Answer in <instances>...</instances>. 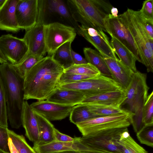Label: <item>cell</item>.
Listing matches in <instances>:
<instances>
[{
  "mask_svg": "<svg viewBox=\"0 0 153 153\" xmlns=\"http://www.w3.org/2000/svg\"><path fill=\"white\" fill-rule=\"evenodd\" d=\"M64 71L52 56L43 57L24 79V100H46L58 85Z\"/></svg>",
  "mask_w": 153,
  "mask_h": 153,
  "instance_id": "obj_1",
  "label": "cell"
},
{
  "mask_svg": "<svg viewBox=\"0 0 153 153\" xmlns=\"http://www.w3.org/2000/svg\"><path fill=\"white\" fill-rule=\"evenodd\" d=\"M8 130L7 127L0 125V150L10 153L9 146Z\"/></svg>",
  "mask_w": 153,
  "mask_h": 153,
  "instance_id": "obj_38",
  "label": "cell"
},
{
  "mask_svg": "<svg viewBox=\"0 0 153 153\" xmlns=\"http://www.w3.org/2000/svg\"><path fill=\"white\" fill-rule=\"evenodd\" d=\"M79 140L67 142L55 140L42 145L34 144L33 148L36 153H55L70 151H94L82 143Z\"/></svg>",
  "mask_w": 153,
  "mask_h": 153,
  "instance_id": "obj_19",
  "label": "cell"
},
{
  "mask_svg": "<svg viewBox=\"0 0 153 153\" xmlns=\"http://www.w3.org/2000/svg\"><path fill=\"white\" fill-rule=\"evenodd\" d=\"M54 135L56 141L62 142H70L79 140L80 137H71L61 133L58 130L55 128L54 129Z\"/></svg>",
  "mask_w": 153,
  "mask_h": 153,
  "instance_id": "obj_40",
  "label": "cell"
},
{
  "mask_svg": "<svg viewBox=\"0 0 153 153\" xmlns=\"http://www.w3.org/2000/svg\"><path fill=\"white\" fill-rule=\"evenodd\" d=\"M95 76L82 75L63 72L61 76L58 85L79 82Z\"/></svg>",
  "mask_w": 153,
  "mask_h": 153,
  "instance_id": "obj_36",
  "label": "cell"
},
{
  "mask_svg": "<svg viewBox=\"0 0 153 153\" xmlns=\"http://www.w3.org/2000/svg\"><path fill=\"white\" fill-rule=\"evenodd\" d=\"M43 57L31 55L17 64H11L18 74L24 79L30 69Z\"/></svg>",
  "mask_w": 153,
  "mask_h": 153,
  "instance_id": "obj_31",
  "label": "cell"
},
{
  "mask_svg": "<svg viewBox=\"0 0 153 153\" xmlns=\"http://www.w3.org/2000/svg\"><path fill=\"white\" fill-rule=\"evenodd\" d=\"M126 98L125 90L122 89L86 96L80 104L86 105L122 107Z\"/></svg>",
  "mask_w": 153,
  "mask_h": 153,
  "instance_id": "obj_16",
  "label": "cell"
},
{
  "mask_svg": "<svg viewBox=\"0 0 153 153\" xmlns=\"http://www.w3.org/2000/svg\"><path fill=\"white\" fill-rule=\"evenodd\" d=\"M6 1V0H0V7L3 5Z\"/></svg>",
  "mask_w": 153,
  "mask_h": 153,
  "instance_id": "obj_46",
  "label": "cell"
},
{
  "mask_svg": "<svg viewBox=\"0 0 153 153\" xmlns=\"http://www.w3.org/2000/svg\"><path fill=\"white\" fill-rule=\"evenodd\" d=\"M30 105L34 111L50 121L61 120L69 116L74 106L59 104L46 100L38 101Z\"/></svg>",
  "mask_w": 153,
  "mask_h": 153,
  "instance_id": "obj_15",
  "label": "cell"
},
{
  "mask_svg": "<svg viewBox=\"0 0 153 153\" xmlns=\"http://www.w3.org/2000/svg\"><path fill=\"white\" fill-rule=\"evenodd\" d=\"M133 114L125 113L90 119L77 123L76 125L82 136L102 131L121 128H128L130 118Z\"/></svg>",
  "mask_w": 153,
  "mask_h": 153,
  "instance_id": "obj_8",
  "label": "cell"
},
{
  "mask_svg": "<svg viewBox=\"0 0 153 153\" xmlns=\"http://www.w3.org/2000/svg\"><path fill=\"white\" fill-rule=\"evenodd\" d=\"M19 0H6L0 7V30L16 33L20 29L16 21L15 10Z\"/></svg>",
  "mask_w": 153,
  "mask_h": 153,
  "instance_id": "obj_20",
  "label": "cell"
},
{
  "mask_svg": "<svg viewBox=\"0 0 153 153\" xmlns=\"http://www.w3.org/2000/svg\"><path fill=\"white\" fill-rule=\"evenodd\" d=\"M85 97L80 92L57 86L46 100L59 104L74 106L80 104Z\"/></svg>",
  "mask_w": 153,
  "mask_h": 153,
  "instance_id": "obj_21",
  "label": "cell"
},
{
  "mask_svg": "<svg viewBox=\"0 0 153 153\" xmlns=\"http://www.w3.org/2000/svg\"><path fill=\"white\" fill-rule=\"evenodd\" d=\"M7 62V60L4 56L0 49V63L2 64Z\"/></svg>",
  "mask_w": 153,
  "mask_h": 153,
  "instance_id": "obj_45",
  "label": "cell"
},
{
  "mask_svg": "<svg viewBox=\"0 0 153 153\" xmlns=\"http://www.w3.org/2000/svg\"><path fill=\"white\" fill-rule=\"evenodd\" d=\"M0 49L7 61L14 65L23 60L28 51L27 43L23 38H19L10 34L0 37Z\"/></svg>",
  "mask_w": 153,
  "mask_h": 153,
  "instance_id": "obj_12",
  "label": "cell"
},
{
  "mask_svg": "<svg viewBox=\"0 0 153 153\" xmlns=\"http://www.w3.org/2000/svg\"><path fill=\"white\" fill-rule=\"evenodd\" d=\"M85 59L89 63L96 67L101 74L111 78L109 69L101 54L97 51L90 48H84Z\"/></svg>",
  "mask_w": 153,
  "mask_h": 153,
  "instance_id": "obj_25",
  "label": "cell"
},
{
  "mask_svg": "<svg viewBox=\"0 0 153 153\" xmlns=\"http://www.w3.org/2000/svg\"><path fill=\"white\" fill-rule=\"evenodd\" d=\"M149 89L146 74L137 71L125 90L126 98L122 106L126 105L127 110L133 114L130 121L136 133L145 126L142 121L143 112Z\"/></svg>",
  "mask_w": 153,
  "mask_h": 153,
  "instance_id": "obj_3",
  "label": "cell"
},
{
  "mask_svg": "<svg viewBox=\"0 0 153 153\" xmlns=\"http://www.w3.org/2000/svg\"><path fill=\"white\" fill-rule=\"evenodd\" d=\"M71 55L74 64L80 65L88 63L85 58L72 49L71 50Z\"/></svg>",
  "mask_w": 153,
  "mask_h": 153,
  "instance_id": "obj_42",
  "label": "cell"
},
{
  "mask_svg": "<svg viewBox=\"0 0 153 153\" xmlns=\"http://www.w3.org/2000/svg\"><path fill=\"white\" fill-rule=\"evenodd\" d=\"M94 3L106 13L111 14V10L113 7L109 2L105 0H93Z\"/></svg>",
  "mask_w": 153,
  "mask_h": 153,
  "instance_id": "obj_41",
  "label": "cell"
},
{
  "mask_svg": "<svg viewBox=\"0 0 153 153\" xmlns=\"http://www.w3.org/2000/svg\"><path fill=\"white\" fill-rule=\"evenodd\" d=\"M75 28L58 22L45 24L44 26L45 42L48 56H52L60 46L72 42L76 37Z\"/></svg>",
  "mask_w": 153,
  "mask_h": 153,
  "instance_id": "obj_10",
  "label": "cell"
},
{
  "mask_svg": "<svg viewBox=\"0 0 153 153\" xmlns=\"http://www.w3.org/2000/svg\"><path fill=\"white\" fill-rule=\"evenodd\" d=\"M21 120L26 136L34 144H37L39 137L38 121L34 111L26 101L23 103Z\"/></svg>",
  "mask_w": 153,
  "mask_h": 153,
  "instance_id": "obj_18",
  "label": "cell"
},
{
  "mask_svg": "<svg viewBox=\"0 0 153 153\" xmlns=\"http://www.w3.org/2000/svg\"><path fill=\"white\" fill-rule=\"evenodd\" d=\"M71 42H66L60 47L51 56L64 70L74 65L71 55Z\"/></svg>",
  "mask_w": 153,
  "mask_h": 153,
  "instance_id": "obj_27",
  "label": "cell"
},
{
  "mask_svg": "<svg viewBox=\"0 0 153 153\" xmlns=\"http://www.w3.org/2000/svg\"><path fill=\"white\" fill-rule=\"evenodd\" d=\"M0 153H7L0 150Z\"/></svg>",
  "mask_w": 153,
  "mask_h": 153,
  "instance_id": "obj_47",
  "label": "cell"
},
{
  "mask_svg": "<svg viewBox=\"0 0 153 153\" xmlns=\"http://www.w3.org/2000/svg\"><path fill=\"white\" fill-rule=\"evenodd\" d=\"M39 0H19L15 15L20 30H25L36 24L38 13Z\"/></svg>",
  "mask_w": 153,
  "mask_h": 153,
  "instance_id": "obj_14",
  "label": "cell"
},
{
  "mask_svg": "<svg viewBox=\"0 0 153 153\" xmlns=\"http://www.w3.org/2000/svg\"><path fill=\"white\" fill-rule=\"evenodd\" d=\"M9 146L10 153H19L15 147L10 138L9 140Z\"/></svg>",
  "mask_w": 153,
  "mask_h": 153,
  "instance_id": "obj_43",
  "label": "cell"
},
{
  "mask_svg": "<svg viewBox=\"0 0 153 153\" xmlns=\"http://www.w3.org/2000/svg\"><path fill=\"white\" fill-rule=\"evenodd\" d=\"M153 0H147L143 1L141 9L139 10L144 18L153 20Z\"/></svg>",
  "mask_w": 153,
  "mask_h": 153,
  "instance_id": "obj_39",
  "label": "cell"
},
{
  "mask_svg": "<svg viewBox=\"0 0 153 153\" xmlns=\"http://www.w3.org/2000/svg\"><path fill=\"white\" fill-rule=\"evenodd\" d=\"M0 71L4 88L7 119L12 128L18 129L22 125L24 79L8 62L0 65Z\"/></svg>",
  "mask_w": 153,
  "mask_h": 153,
  "instance_id": "obj_2",
  "label": "cell"
},
{
  "mask_svg": "<svg viewBox=\"0 0 153 153\" xmlns=\"http://www.w3.org/2000/svg\"><path fill=\"white\" fill-rule=\"evenodd\" d=\"M46 9L50 12L57 14L71 24L77 33L80 25L74 20L67 5L63 1L46 0Z\"/></svg>",
  "mask_w": 153,
  "mask_h": 153,
  "instance_id": "obj_23",
  "label": "cell"
},
{
  "mask_svg": "<svg viewBox=\"0 0 153 153\" xmlns=\"http://www.w3.org/2000/svg\"><path fill=\"white\" fill-rule=\"evenodd\" d=\"M106 32L128 48L141 62L138 50L126 24L123 13L114 17L109 14L105 20Z\"/></svg>",
  "mask_w": 153,
  "mask_h": 153,
  "instance_id": "obj_11",
  "label": "cell"
},
{
  "mask_svg": "<svg viewBox=\"0 0 153 153\" xmlns=\"http://www.w3.org/2000/svg\"><path fill=\"white\" fill-rule=\"evenodd\" d=\"M8 134L9 138L19 153H36L27 143L23 135L18 134L9 129Z\"/></svg>",
  "mask_w": 153,
  "mask_h": 153,
  "instance_id": "obj_32",
  "label": "cell"
},
{
  "mask_svg": "<svg viewBox=\"0 0 153 153\" xmlns=\"http://www.w3.org/2000/svg\"><path fill=\"white\" fill-rule=\"evenodd\" d=\"M142 121L145 126L153 125V91L148 95L143 112Z\"/></svg>",
  "mask_w": 153,
  "mask_h": 153,
  "instance_id": "obj_34",
  "label": "cell"
},
{
  "mask_svg": "<svg viewBox=\"0 0 153 153\" xmlns=\"http://www.w3.org/2000/svg\"><path fill=\"white\" fill-rule=\"evenodd\" d=\"M125 20L137 47L141 62L148 72H153V39L148 35L128 8L123 13Z\"/></svg>",
  "mask_w": 153,
  "mask_h": 153,
  "instance_id": "obj_5",
  "label": "cell"
},
{
  "mask_svg": "<svg viewBox=\"0 0 153 153\" xmlns=\"http://www.w3.org/2000/svg\"><path fill=\"white\" fill-rule=\"evenodd\" d=\"M46 10V0H39L38 13L36 23L33 27L25 30L23 37L28 47V53L25 58L31 55L44 57L47 53L44 37Z\"/></svg>",
  "mask_w": 153,
  "mask_h": 153,
  "instance_id": "obj_7",
  "label": "cell"
},
{
  "mask_svg": "<svg viewBox=\"0 0 153 153\" xmlns=\"http://www.w3.org/2000/svg\"><path fill=\"white\" fill-rule=\"evenodd\" d=\"M117 143L123 153H148L131 137L128 128L120 134Z\"/></svg>",
  "mask_w": 153,
  "mask_h": 153,
  "instance_id": "obj_26",
  "label": "cell"
},
{
  "mask_svg": "<svg viewBox=\"0 0 153 153\" xmlns=\"http://www.w3.org/2000/svg\"><path fill=\"white\" fill-rule=\"evenodd\" d=\"M118 10L117 8L113 7L111 10V14L114 17L118 16Z\"/></svg>",
  "mask_w": 153,
  "mask_h": 153,
  "instance_id": "obj_44",
  "label": "cell"
},
{
  "mask_svg": "<svg viewBox=\"0 0 153 153\" xmlns=\"http://www.w3.org/2000/svg\"><path fill=\"white\" fill-rule=\"evenodd\" d=\"M67 3L73 18L81 25L106 32L105 20L108 14L93 0H68Z\"/></svg>",
  "mask_w": 153,
  "mask_h": 153,
  "instance_id": "obj_4",
  "label": "cell"
},
{
  "mask_svg": "<svg viewBox=\"0 0 153 153\" xmlns=\"http://www.w3.org/2000/svg\"><path fill=\"white\" fill-rule=\"evenodd\" d=\"M34 112L38 121L39 133L38 142L37 144L34 145H42L55 141L54 126L50 121L38 113Z\"/></svg>",
  "mask_w": 153,
  "mask_h": 153,
  "instance_id": "obj_24",
  "label": "cell"
},
{
  "mask_svg": "<svg viewBox=\"0 0 153 153\" xmlns=\"http://www.w3.org/2000/svg\"><path fill=\"white\" fill-rule=\"evenodd\" d=\"M7 120L4 88L0 71V125L7 127Z\"/></svg>",
  "mask_w": 153,
  "mask_h": 153,
  "instance_id": "obj_33",
  "label": "cell"
},
{
  "mask_svg": "<svg viewBox=\"0 0 153 153\" xmlns=\"http://www.w3.org/2000/svg\"><path fill=\"white\" fill-rule=\"evenodd\" d=\"M128 128L109 129L80 137V141L94 151L109 153H123L117 143L120 134Z\"/></svg>",
  "mask_w": 153,
  "mask_h": 153,
  "instance_id": "obj_6",
  "label": "cell"
},
{
  "mask_svg": "<svg viewBox=\"0 0 153 153\" xmlns=\"http://www.w3.org/2000/svg\"><path fill=\"white\" fill-rule=\"evenodd\" d=\"M101 55L110 71L111 78L125 90L128 86L134 73L118 58L114 59Z\"/></svg>",
  "mask_w": 153,
  "mask_h": 153,
  "instance_id": "obj_17",
  "label": "cell"
},
{
  "mask_svg": "<svg viewBox=\"0 0 153 153\" xmlns=\"http://www.w3.org/2000/svg\"><path fill=\"white\" fill-rule=\"evenodd\" d=\"M57 86L63 89L80 92L84 94L85 97L123 89L111 78L102 74L79 82L59 85Z\"/></svg>",
  "mask_w": 153,
  "mask_h": 153,
  "instance_id": "obj_9",
  "label": "cell"
},
{
  "mask_svg": "<svg viewBox=\"0 0 153 153\" xmlns=\"http://www.w3.org/2000/svg\"><path fill=\"white\" fill-rule=\"evenodd\" d=\"M97 117L89 110L86 105L79 104L74 106L69 115L70 122L76 125L88 119Z\"/></svg>",
  "mask_w": 153,
  "mask_h": 153,
  "instance_id": "obj_28",
  "label": "cell"
},
{
  "mask_svg": "<svg viewBox=\"0 0 153 153\" xmlns=\"http://www.w3.org/2000/svg\"><path fill=\"white\" fill-rule=\"evenodd\" d=\"M65 73L82 75L96 76L101 74L98 70L94 66L88 63L80 65H75L64 70Z\"/></svg>",
  "mask_w": 153,
  "mask_h": 153,
  "instance_id": "obj_30",
  "label": "cell"
},
{
  "mask_svg": "<svg viewBox=\"0 0 153 153\" xmlns=\"http://www.w3.org/2000/svg\"><path fill=\"white\" fill-rule=\"evenodd\" d=\"M132 11L137 20L144 28L149 36L153 39V20L144 18L141 14L139 11L132 9Z\"/></svg>",
  "mask_w": 153,
  "mask_h": 153,
  "instance_id": "obj_37",
  "label": "cell"
},
{
  "mask_svg": "<svg viewBox=\"0 0 153 153\" xmlns=\"http://www.w3.org/2000/svg\"><path fill=\"white\" fill-rule=\"evenodd\" d=\"M110 43L115 54L120 60L134 73L137 71L136 66L137 59L134 54L126 47L114 37Z\"/></svg>",
  "mask_w": 153,
  "mask_h": 153,
  "instance_id": "obj_22",
  "label": "cell"
},
{
  "mask_svg": "<svg viewBox=\"0 0 153 153\" xmlns=\"http://www.w3.org/2000/svg\"><path fill=\"white\" fill-rule=\"evenodd\" d=\"M86 105L91 112L97 117L113 115L129 112L122 107L110 106Z\"/></svg>",
  "mask_w": 153,
  "mask_h": 153,
  "instance_id": "obj_29",
  "label": "cell"
},
{
  "mask_svg": "<svg viewBox=\"0 0 153 153\" xmlns=\"http://www.w3.org/2000/svg\"><path fill=\"white\" fill-rule=\"evenodd\" d=\"M93 45L102 55L117 59L108 38L101 30L80 25L77 32Z\"/></svg>",
  "mask_w": 153,
  "mask_h": 153,
  "instance_id": "obj_13",
  "label": "cell"
},
{
  "mask_svg": "<svg viewBox=\"0 0 153 153\" xmlns=\"http://www.w3.org/2000/svg\"><path fill=\"white\" fill-rule=\"evenodd\" d=\"M140 142L147 146H153V125L146 126L136 133Z\"/></svg>",
  "mask_w": 153,
  "mask_h": 153,
  "instance_id": "obj_35",
  "label": "cell"
}]
</instances>
